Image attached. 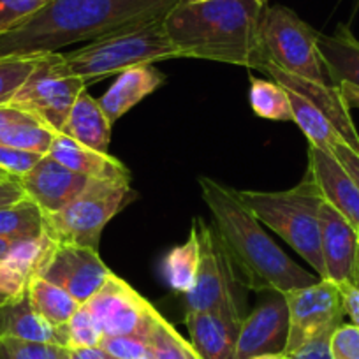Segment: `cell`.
<instances>
[{
    "instance_id": "1",
    "label": "cell",
    "mask_w": 359,
    "mask_h": 359,
    "mask_svg": "<svg viewBox=\"0 0 359 359\" xmlns=\"http://www.w3.org/2000/svg\"><path fill=\"white\" fill-rule=\"evenodd\" d=\"M182 0H51L39 13L0 34V58L57 53L120 30L161 20Z\"/></svg>"
},
{
    "instance_id": "2",
    "label": "cell",
    "mask_w": 359,
    "mask_h": 359,
    "mask_svg": "<svg viewBox=\"0 0 359 359\" xmlns=\"http://www.w3.org/2000/svg\"><path fill=\"white\" fill-rule=\"evenodd\" d=\"M199 189L234 268L240 271L241 284L257 292H287L320 280L319 275L306 271L292 261L268 236L262 222L238 199L236 192L212 178H199Z\"/></svg>"
},
{
    "instance_id": "3",
    "label": "cell",
    "mask_w": 359,
    "mask_h": 359,
    "mask_svg": "<svg viewBox=\"0 0 359 359\" xmlns=\"http://www.w3.org/2000/svg\"><path fill=\"white\" fill-rule=\"evenodd\" d=\"M266 8L259 0H182L164 16V27L180 58L259 69L264 62L261 27Z\"/></svg>"
},
{
    "instance_id": "4",
    "label": "cell",
    "mask_w": 359,
    "mask_h": 359,
    "mask_svg": "<svg viewBox=\"0 0 359 359\" xmlns=\"http://www.w3.org/2000/svg\"><path fill=\"white\" fill-rule=\"evenodd\" d=\"M238 199L257 217L262 226L275 231L298 252L320 278L326 269L320 252V206L324 198L313 176L306 175L296 187L280 192L234 191Z\"/></svg>"
},
{
    "instance_id": "5",
    "label": "cell",
    "mask_w": 359,
    "mask_h": 359,
    "mask_svg": "<svg viewBox=\"0 0 359 359\" xmlns=\"http://www.w3.org/2000/svg\"><path fill=\"white\" fill-rule=\"evenodd\" d=\"M169 58H180V53L165 32L164 18L120 30L65 55L71 74L85 83Z\"/></svg>"
},
{
    "instance_id": "6",
    "label": "cell",
    "mask_w": 359,
    "mask_h": 359,
    "mask_svg": "<svg viewBox=\"0 0 359 359\" xmlns=\"http://www.w3.org/2000/svg\"><path fill=\"white\" fill-rule=\"evenodd\" d=\"M136 192L127 182L90 180L85 191L60 212L44 215V233L60 245H81L99 250L109 220L122 212Z\"/></svg>"
},
{
    "instance_id": "7",
    "label": "cell",
    "mask_w": 359,
    "mask_h": 359,
    "mask_svg": "<svg viewBox=\"0 0 359 359\" xmlns=\"http://www.w3.org/2000/svg\"><path fill=\"white\" fill-rule=\"evenodd\" d=\"M319 32L285 6H268L262 18L264 60L282 71L317 83H330L317 48Z\"/></svg>"
},
{
    "instance_id": "8",
    "label": "cell",
    "mask_w": 359,
    "mask_h": 359,
    "mask_svg": "<svg viewBox=\"0 0 359 359\" xmlns=\"http://www.w3.org/2000/svg\"><path fill=\"white\" fill-rule=\"evenodd\" d=\"M192 231L199 243V268L196 282L185 294L187 312H231L241 316V284L213 226L196 217ZM245 287V285H243Z\"/></svg>"
},
{
    "instance_id": "9",
    "label": "cell",
    "mask_w": 359,
    "mask_h": 359,
    "mask_svg": "<svg viewBox=\"0 0 359 359\" xmlns=\"http://www.w3.org/2000/svg\"><path fill=\"white\" fill-rule=\"evenodd\" d=\"M85 90L86 83L71 74L65 55L57 51L41 55L9 104L30 113L55 134H60L72 104Z\"/></svg>"
},
{
    "instance_id": "10",
    "label": "cell",
    "mask_w": 359,
    "mask_h": 359,
    "mask_svg": "<svg viewBox=\"0 0 359 359\" xmlns=\"http://www.w3.org/2000/svg\"><path fill=\"white\" fill-rule=\"evenodd\" d=\"M284 298L289 312V337L284 351L287 355L317 338L331 337L344 324L345 309L340 285L327 278L284 292Z\"/></svg>"
},
{
    "instance_id": "11",
    "label": "cell",
    "mask_w": 359,
    "mask_h": 359,
    "mask_svg": "<svg viewBox=\"0 0 359 359\" xmlns=\"http://www.w3.org/2000/svg\"><path fill=\"white\" fill-rule=\"evenodd\" d=\"M102 337H137L148 341L161 313L123 278L111 273L102 287L85 303Z\"/></svg>"
},
{
    "instance_id": "12",
    "label": "cell",
    "mask_w": 359,
    "mask_h": 359,
    "mask_svg": "<svg viewBox=\"0 0 359 359\" xmlns=\"http://www.w3.org/2000/svg\"><path fill=\"white\" fill-rule=\"evenodd\" d=\"M109 275L111 269L104 264L95 248L55 243L37 277L46 278L85 305Z\"/></svg>"
},
{
    "instance_id": "13",
    "label": "cell",
    "mask_w": 359,
    "mask_h": 359,
    "mask_svg": "<svg viewBox=\"0 0 359 359\" xmlns=\"http://www.w3.org/2000/svg\"><path fill=\"white\" fill-rule=\"evenodd\" d=\"M259 71L268 74L269 79H273L275 83L282 85L285 90H291V92H296L302 97H305L313 108H317L326 116L327 122L340 134L344 143H347L359 155V133L355 130L354 122H352L351 111H348L351 106L347 104V101L341 95L340 86H334L331 83L310 81V79L289 74V72L282 71L280 67L266 60L262 62Z\"/></svg>"
},
{
    "instance_id": "14",
    "label": "cell",
    "mask_w": 359,
    "mask_h": 359,
    "mask_svg": "<svg viewBox=\"0 0 359 359\" xmlns=\"http://www.w3.org/2000/svg\"><path fill=\"white\" fill-rule=\"evenodd\" d=\"M287 337V303L282 292H275L241 320L234 359H250L255 355L284 352Z\"/></svg>"
},
{
    "instance_id": "15",
    "label": "cell",
    "mask_w": 359,
    "mask_h": 359,
    "mask_svg": "<svg viewBox=\"0 0 359 359\" xmlns=\"http://www.w3.org/2000/svg\"><path fill=\"white\" fill-rule=\"evenodd\" d=\"M320 252L327 280L352 284L359 255V233L330 203L320 206Z\"/></svg>"
},
{
    "instance_id": "16",
    "label": "cell",
    "mask_w": 359,
    "mask_h": 359,
    "mask_svg": "<svg viewBox=\"0 0 359 359\" xmlns=\"http://www.w3.org/2000/svg\"><path fill=\"white\" fill-rule=\"evenodd\" d=\"M18 180L27 198L36 203L44 215L65 208L85 191L90 182L88 178L67 169L48 154Z\"/></svg>"
},
{
    "instance_id": "17",
    "label": "cell",
    "mask_w": 359,
    "mask_h": 359,
    "mask_svg": "<svg viewBox=\"0 0 359 359\" xmlns=\"http://www.w3.org/2000/svg\"><path fill=\"white\" fill-rule=\"evenodd\" d=\"M309 172L319 185L324 201L341 213L359 233V189L337 157L310 147Z\"/></svg>"
},
{
    "instance_id": "18",
    "label": "cell",
    "mask_w": 359,
    "mask_h": 359,
    "mask_svg": "<svg viewBox=\"0 0 359 359\" xmlns=\"http://www.w3.org/2000/svg\"><path fill=\"white\" fill-rule=\"evenodd\" d=\"M243 317L231 312H187L191 344L203 359H234Z\"/></svg>"
},
{
    "instance_id": "19",
    "label": "cell",
    "mask_w": 359,
    "mask_h": 359,
    "mask_svg": "<svg viewBox=\"0 0 359 359\" xmlns=\"http://www.w3.org/2000/svg\"><path fill=\"white\" fill-rule=\"evenodd\" d=\"M48 155L60 162L71 171L88 180H109V182H127L130 184V172L123 162L109 154L83 147L78 141L57 134Z\"/></svg>"
},
{
    "instance_id": "20",
    "label": "cell",
    "mask_w": 359,
    "mask_h": 359,
    "mask_svg": "<svg viewBox=\"0 0 359 359\" xmlns=\"http://www.w3.org/2000/svg\"><path fill=\"white\" fill-rule=\"evenodd\" d=\"M55 241L46 233L39 238L15 241L9 254L0 261V291L9 299L23 294L30 280L41 273Z\"/></svg>"
},
{
    "instance_id": "21",
    "label": "cell",
    "mask_w": 359,
    "mask_h": 359,
    "mask_svg": "<svg viewBox=\"0 0 359 359\" xmlns=\"http://www.w3.org/2000/svg\"><path fill=\"white\" fill-rule=\"evenodd\" d=\"M0 338H16L62 347L67 345L65 326H51L41 313H37L27 291L0 305Z\"/></svg>"
},
{
    "instance_id": "22",
    "label": "cell",
    "mask_w": 359,
    "mask_h": 359,
    "mask_svg": "<svg viewBox=\"0 0 359 359\" xmlns=\"http://www.w3.org/2000/svg\"><path fill=\"white\" fill-rule=\"evenodd\" d=\"M164 81L165 76L157 67H154V64L129 67L120 72L115 83L97 99V102L106 118L113 126L137 102L143 101L147 95L154 94Z\"/></svg>"
},
{
    "instance_id": "23",
    "label": "cell",
    "mask_w": 359,
    "mask_h": 359,
    "mask_svg": "<svg viewBox=\"0 0 359 359\" xmlns=\"http://www.w3.org/2000/svg\"><path fill=\"white\" fill-rule=\"evenodd\" d=\"M317 48L331 85L340 86L347 83L359 90V41L351 29L338 25L331 36L319 32Z\"/></svg>"
},
{
    "instance_id": "24",
    "label": "cell",
    "mask_w": 359,
    "mask_h": 359,
    "mask_svg": "<svg viewBox=\"0 0 359 359\" xmlns=\"http://www.w3.org/2000/svg\"><path fill=\"white\" fill-rule=\"evenodd\" d=\"M111 127L97 99L92 97L85 90L72 104L60 134L78 141L83 147L108 154L109 143H111Z\"/></svg>"
},
{
    "instance_id": "25",
    "label": "cell",
    "mask_w": 359,
    "mask_h": 359,
    "mask_svg": "<svg viewBox=\"0 0 359 359\" xmlns=\"http://www.w3.org/2000/svg\"><path fill=\"white\" fill-rule=\"evenodd\" d=\"M57 134L36 116L11 104L0 106V144L46 155Z\"/></svg>"
},
{
    "instance_id": "26",
    "label": "cell",
    "mask_w": 359,
    "mask_h": 359,
    "mask_svg": "<svg viewBox=\"0 0 359 359\" xmlns=\"http://www.w3.org/2000/svg\"><path fill=\"white\" fill-rule=\"evenodd\" d=\"M27 292L36 312L55 327H64L76 310L81 306V303L72 298L67 291L43 277H34L27 287Z\"/></svg>"
},
{
    "instance_id": "27",
    "label": "cell",
    "mask_w": 359,
    "mask_h": 359,
    "mask_svg": "<svg viewBox=\"0 0 359 359\" xmlns=\"http://www.w3.org/2000/svg\"><path fill=\"white\" fill-rule=\"evenodd\" d=\"M287 94L292 108V122H296V126L302 129V133L309 140L310 147L320 148V150L331 154L334 144L338 141H344L340 134L327 122L326 116L319 109L313 108L305 97H302L296 92H291V90H287Z\"/></svg>"
},
{
    "instance_id": "28",
    "label": "cell",
    "mask_w": 359,
    "mask_h": 359,
    "mask_svg": "<svg viewBox=\"0 0 359 359\" xmlns=\"http://www.w3.org/2000/svg\"><path fill=\"white\" fill-rule=\"evenodd\" d=\"M44 234V213L29 198L0 208V236L11 241L34 240Z\"/></svg>"
},
{
    "instance_id": "29",
    "label": "cell",
    "mask_w": 359,
    "mask_h": 359,
    "mask_svg": "<svg viewBox=\"0 0 359 359\" xmlns=\"http://www.w3.org/2000/svg\"><path fill=\"white\" fill-rule=\"evenodd\" d=\"M199 268L198 236L191 229V236L185 243L178 245L168 254L164 261V273L172 291L187 294L196 282Z\"/></svg>"
},
{
    "instance_id": "30",
    "label": "cell",
    "mask_w": 359,
    "mask_h": 359,
    "mask_svg": "<svg viewBox=\"0 0 359 359\" xmlns=\"http://www.w3.org/2000/svg\"><path fill=\"white\" fill-rule=\"evenodd\" d=\"M250 106L261 118L291 122L292 108L287 90L273 79L250 78Z\"/></svg>"
},
{
    "instance_id": "31",
    "label": "cell",
    "mask_w": 359,
    "mask_h": 359,
    "mask_svg": "<svg viewBox=\"0 0 359 359\" xmlns=\"http://www.w3.org/2000/svg\"><path fill=\"white\" fill-rule=\"evenodd\" d=\"M148 347L157 359H203L194 345L185 340L162 316L155 319L148 338Z\"/></svg>"
},
{
    "instance_id": "32",
    "label": "cell",
    "mask_w": 359,
    "mask_h": 359,
    "mask_svg": "<svg viewBox=\"0 0 359 359\" xmlns=\"http://www.w3.org/2000/svg\"><path fill=\"white\" fill-rule=\"evenodd\" d=\"M39 58L41 55L0 58V106H6L13 101Z\"/></svg>"
},
{
    "instance_id": "33",
    "label": "cell",
    "mask_w": 359,
    "mask_h": 359,
    "mask_svg": "<svg viewBox=\"0 0 359 359\" xmlns=\"http://www.w3.org/2000/svg\"><path fill=\"white\" fill-rule=\"evenodd\" d=\"M65 338H67V345H65V347H67L69 351L99 347L102 333L101 330H99L92 312L88 310V306H79V309L76 310L74 316L71 317V320L65 324Z\"/></svg>"
},
{
    "instance_id": "34",
    "label": "cell",
    "mask_w": 359,
    "mask_h": 359,
    "mask_svg": "<svg viewBox=\"0 0 359 359\" xmlns=\"http://www.w3.org/2000/svg\"><path fill=\"white\" fill-rule=\"evenodd\" d=\"M0 359H69V348L53 344L0 338Z\"/></svg>"
},
{
    "instance_id": "35",
    "label": "cell",
    "mask_w": 359,
    "mask_h": 359,
    "mask_svg": "<svg viewBox=\"0 0 359 359\" xmlns=\"http://www.w3.org/2000/svg\"><path fill=\"white\" fill-rule=\"evenodd\" d=\"M51 0H0V32L6 34L39 13Z\"/></svg>"
},
{
    "instance_id": "36",
    "label": "cell",
    "mask_w": 359,
    "mask_h": 359,
    "mask_svg": "<svg viewBox=\"0 0 359 359\" xmlns=\"http://www.w3.org/2000/svg\"><path fill=\"white\" fill-rule=\"evenodd\" d=\"M99 347L113 359H140L148 352V341L137 337H102Z\"/></svg>"
},
{
    "instance_id": "37",
    "label": "cell",
    "mask_w": 359,
    "mask_h": 359,
    "mask_svg": "<svg viewBox=\"0 0 359 359\" xmlns=\"http://www.w3.org/2000/svg\"><path fill=\"white\" fill-rule=\"evenodd\" d=\"M331 359H359V327L340 324L330 337Z\"/></svg>"
},
{
    "instance_id": "38",
    "label": "cell",
    "mask_w": 359,
    "mask_h": 359,
    "mask_svg": "<svg viewBox=\"0 0 359 359\" xmlns=\"http://www.w3.org/2000/svg\"><path fill=\"white\" fill-rule=\"evenodd\" d=\"M43 157L44 155L37 151L0 144V168L15 178H22L23 175H27Z\"/></svg>"
},
{
    "instance_id": "39",
    "label": "cell",
    "mask_w": 359,
    "mask_h": 359,
    "mask_svg": "<svg viewBox=\"0 0 359 359\" xmlns=\"http://www.w3.org/2000/svg\"><path fill=\"white\" fill-rule=\"evenodd\" d=\"M331 154H333L334 157H337V161L344 165V169L348 172V176L354 180V184L358 185L359 189V155L355 154L347 143H344V141H338L333 147V150H331Z\"/></svg>"
},
{
    "instance_id": "40",
    "label": "cell",
    "mask_w": 359,
    "mask_h": 359,
    "mask_svg": "<svg viewBox=\"0 0 359 359\" xmlns=\"http://www.w3.org/2000/svg\"><path fill=\"white\" fill-rule=\"evenodd\" d=\"M291 359H331L330 337L317 338L289 355Z\"/></svg>"
},
{
    "instance_id": "41",
    "label": "cell",
    "mask_w": 359,
    "mask_h": 359,
    "mask_svg": "<svg viewBox=\"0 0 359 359\" xmlns=\"http://www.w3.org/2000/svg\"><path fill=\"white\" fill-rule=\"evenodd\" d=\"M340 291L344 298L345 316H348L352 324L359 327V289L352 284H341Z\"/></svg>"
},
{
    "instance_id": "42",
    "label": "cell",
    "mask_w": 359,
    "mask_h": 359,
    "mask_svg": "<svg viewBox=\"0 0 359 359\" xmlns=\"http://www.w3.org/2000/svg\"><path fill=\"white\" fill-rule=\"evenodd\" d=\"M27 196L23 191L20 180H9V182H0V208L15 205L23 201Z\"/></svg>"
},
{
    "instance_id": "43",
    "label": "cell",
    "mask_w": 359,
    "mask_h": 359,
    "mask_svg": "<svg viewBox=\"0 0 359 359\" xmlns=\"http://www.w3.org/2000/svg\"><path fill=\"white\" fill-rule=\"evenodd\" d=\"M76 355L79 359H113L111 355L106 354L101 347H88V348H76Z\"/></svg>"
},
{
    "instance_id": "44",
    "label": "cell",
    "mask_w": 359,
    "mask_h": 359,
    "mask_svg": "<svg viewBox=\"0 0 359 359\" xmlns=\"http://www.w3.org/2000/svg\"><path fill=\"white\" fill-rule=\"evenodd\" d=\"M340 90H341V95H344V99L347 101V104L351 106V108L359 109V90L355 88V86L347 85V83H341Z\"/></svg>"
},
{
    "instance_id": "45",
    "label": "cell",
    "mask_w": 359,
    "mask_h": 359,
    "mask_svg": "<svg viewBox=\"0 0 359 359\" xmlns=\"http://www.w3.org/2000/svg\"><path fill=\"white\" fill-rule=\"evenodd\" d=\"M13 243H15V241H11V240H6V238H2V236H0V261H2V259H4L6 255L9 254V250H11Z\"/></svg>"
},
{
    "instance_id": "46",
    "label": "cell",
    "mask_w": 359,
    "mask_h": 359,
    "mask_svg": "<svg viewBox=\"0 0 359 359\" xmlns=\"http://www.w3.org/2000/svg\"><path fill=\"white\" fill-rule=\"evenodd\" d=\"M250 359H291L285 352H277V354H262V355H255V358Z\"/></svg>"
},
{
    "instance_id": "47",
    "label": "cell",
    "mask_w": 359,
    "mask_h": 359,
    "mask_svg": "<svg viewBox=\"0 0 359 359\" xmlns=\"http://www.w3.org/2000/svg\"><path fill=\"white\" fill-rule=\"evenodd\" d=\"M9 180H18V178H15V176H11L8 171H4V169L0 168V182H9Z\"/></svg>"
},
{
    "instance_id": "48",
    "label": "cell",
    "mask_w": 359,
    "mask_h": 359,
    "mask_svg": "<svg viewBox=\"0 0 359 359\" xmlns=\"http://www.w3.org/2000/svg\"><path fill=\"white\" fill-rule=\"evenodd\" d=\"M352 285L359 289V255H358V264H355V271H354V280H352Z\"/></svg>"
},
{
    "instance_id": "49",
    "label": "cell",
    "mask_w": 359,
    "mask_h": 359,
    "mask_svg": "<svg viewBox=\"0 0 359 359\" xmlns=\"http://www.w3.org/2000/svg\"><path fill=\"white\" fill-rule=\"evenodd\" d=\"M140 359H157V358H155V355H154V352H151L150 348H148V352H147V354H143V355H141Z\"/></svg>"
},
{
    "instance_id": "50",
    "label": "cell",
    "mask_w": 359,
    "mask_h": 359,
    "mask_svg": "<svg viewBox=\"0 0 359 359\" xmlns=\"http://www.w3.org/2000/svg\"><path fill=\"white\" fill-rule=\"evenodd\" d=\"M8 296H6L4 294V292H2V291H0V305H2V303H6V302H8Z\"/></svg>"
},
{
    "instance_id": "51",
    "label": "cell",
    "mask_w": 359,
    "mask_h": 359,
    "mask_svg": "<svg viewBox=\"0 0 359 359\" xmlns=\"http://www.w3.org/2000/svg\"><path fill=\"white\" fill-rule=\"evenodd\" d=\"M185 2H203V0H185ZM262 4H268V0H259Z\"/></svg>"
},
{
    "instance_id": "52",
    "label": "cell",
    "mask_w": 359,
    "mask_h": 359,
    "mask_svg": "<svg viewBox=\"0 0 359 359\" xmlns=\"http://www.w3.org/2000/svg\"><path fill=\"white\" fill-rule=\"evenodd\" d=\"M69 359H79V358H78V355H76V352L69 351Z\"/></svg>"
},
{
    "instance_id": "53",
    "label": "cell",
    "mask_w": 359,
    "mask_h": 359,
    "mask_svg": "<svg viewBox=\"0 0 359 359\" xmlns=\"http://www.w3.org/2000/svg\"><path fill=\"white\" fill-rule=\"evenodd\" d=\"M0 34H2V32H0Z\"/></svg>"
}]
</instances>
